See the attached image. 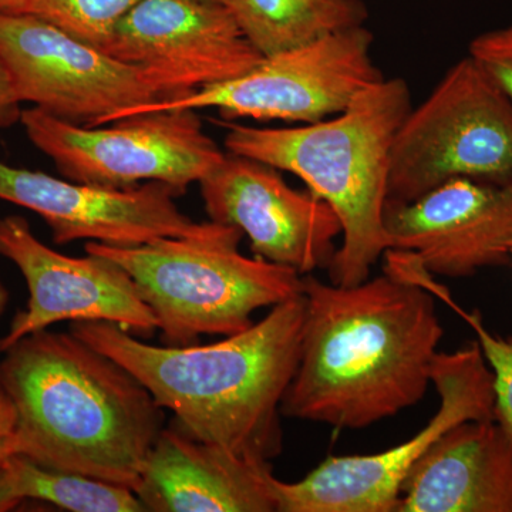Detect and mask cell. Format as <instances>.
I'll return each mask as SVG.
<instances>
[{
  "mask_svg": "<svg viewBox=\"0 0 512 512\" xmlns=\"http://www.w3.org/2000/svg\"><path fill=\"white\" fill-rule=\"evenodd\" d=\"M214 2L222 3V5H227V0H214Z\"/></svg>",
  "mask_w": 512,
  "mask_h": 512,
  "instance_id": "27",
  "label": "cell"
},
{
  "mask_svg": "<svg viewBox=\"0 0 512 512\" xmlns=\"http://www.w3.org/2000/svg\"><path fill=\"white\" fill-rule=\"evenodd\" d=\"M396 512H512V437L494 419L451 427L417 461Z\"/></svg>",
  "mask_w": 512,
  "mask_h": 512,
  "instance_id": "17",
  "label": "cell"
},
{
  "mask_svg": "<svg viewBox=\"0 0 512 512\" xmlns=\"http://www.w3.org/2000/svg\"><path fill=\"white\" fill-rule=\"evenodd\" d=\"M456 178L512 183V100L468 55L400 124L386 205L407 204Z\"/></svg>",
  "mask_w": 512,
  "mask_h": 512,
  "instance_id": "6",
  "label": "cell"
},
{
  "mask_svg": "<svg viewBox=\"0 0 512 512\" xmlns=\"http://www.w3.org/2000/svg\"><path fill=\"white\" fill-rule=\"evenodd\" d=\"M511 261H512V249H511Z\"/></svg>",
  "mask_w": 512,
  "mask_h": 512,
  "instance_id": "28",
  "label": "cell"
},
{
  "mask_svg": "<svg viewBox=\"0 0 512 512\" xmlns=\"http://www.w3.org/2000/svg\"><path fill=\"white\" fill-rule=\"evenodd\" d=\"M431 383L440 407L416 436L375 454L328 457L295 483L276 478L278 512H396L404 481L441 434L494 417L493 373L477 340L437 353Z\"/></svg>",
  "mask_w": 512,
  "mask_h": 512,
  "instance_id": "8",
  "label": "cell"
},
{
  "mask_svg": "<svg viewBox=\"0 0 512 512\" xmlns=\"http://www.w3.org/2000/svg\"><path fill=\"white\" fill-rule=\"evenodd\" d=\"M28 500L70 512H146L131 488L50 470L15 454L0 467V512L15 510Z\"/></svg>",
  "mask_w": 512,
  "mask_h": 512,
  "instance_id": "19",
  "label": "cell"
},
{
  "mask_svg": "<svg viewBox=\"0 0 512 512\" xmlns=\"http://www.w3.org/2000/svg\"><path fill=\"white\" fill-rule=\"evenodd\" d=\"M20 123L64 178L109 188L164 183L187 191L224 160L197 110H154L87 127L32 107Z\"/></svg>",
  "mask_w": 512,
  "mask_h": 512,
  "instance_id": "7",
  "label": "cell"
},
{
  "mask_svg": "<svg viewBox=\"0 0 512 512\" xmlns=\"http://www.w3.org/2000/svg\"><path fill=\"white\" fill-rule=\"evenodd\" d=\"M412 107L409 84L393 77L367 87L348 109L318 123L293 128L220 123L227 128V153L296 175L338 215L342 245L328 266L332 284L366 281L389 249L384 211L390 151Z\"/></svg>",
  "mask_w": 512,
  "mask_h": 512,
  "instance_id": "4",
  "label": "cell"
},
{
  "mask_svg": "<svg viewBox=\"0 0 512 512\" xmlns=\"http://www.w3.org/2000/svg\"><path fill=\"white\" fill-rule=\"evenodd\" d=\"M16 454V412L0 386V467Z\"/></svg>",
  "mask_w": 512,
  "mask_h": 512,
  "instance_id": "23",
  "label": "cell"
},
{
  "mask_svg": "<svg viewBox=\"0 0 512 512\" xmlns=\"http://www.w3.org/2000/svg\"><path fill=\"white\" fill-rule=\"evenodd\" d=\"M373 42L365 25L338 30L265 56L237 79L126 111L119 119L154 110L217 109L224 120L318 123L342 113L357 94L384 79L373 62Z\"/></svg>",
  "mask_w": 512,
  "mask_h": 512,
  "instance_id": "9",
  "label": "cell"
},
{
  "mask_svg": "<svg viewBox=\"0 0 512 512\" xmlns=\"http://www.w3.org/2000/svg\"><path fill=\"white\" fill-rule=\"evenodd\" d=\"M19 104L8 70L0 60V126H6L19 119Z\"/></svg>",
  "mask_w": 512,
  "mask_h": 512,
  "instance_id": "24",
  "label": "cell"
},
{
  "mask_svg": "<svg viewBox=\"0 0 512 512\" xmlns=\"http://www.w3.org/2000/svg\"><path fill=\"white\" fill-rule=\"evenodd\" d=\"M242 238L238 228L217 224L204 237L158 238L131 248L89 241L84 251L126 269L156 315L163 345L190 346L200 336L244 332L259 309L303 293V275L242 255Z\"/></svg>",
  "mask_w": 512,
  "mask_h": 512,
  "instance_id": "5",
  "label": "cell"
},
{
  "mask_svg": "<svg viewBox=\"0 0 512 512\" xmlns=\"http://www.w3.org/2000/svg\"><path fill=\"white\" fill-rule=\"evenodd\" d=\"M303 323L301 293L211 345H148L104 320L72 322L70 332L130 370L194 439L272 461L284 448L281 404L301 355Z\"/></svg>",
  "mask_w": 512,
  "mask_h": 512,
  "instance_id": "2",
  "label": "cell"
},
{
  "mask_svg": "<svg viewBox=\"0 0 512 512\" xmlns=\"http://www.w3.org/2000/svg\"><path fill=\"white\" fill-rule=\"evenodd\" d=\"M271 461L249 460L171 424L158 434L136 494L147 512H278Z\"/></svg>",
  "mask_w": 512,
  "mask_h": 512,
  "instance_id": "16",
  "label": "cell"
},
{
  "mask_svg": "<svg viewBox=\"0 0 512 512\" xmlns=\"http://www.w3.org/2000/svg\"><path fill=\"white\" fill-rule=\"evenodd\" d=\"M184 194L157 181L131 188L76 183L0 161V200L39 215L57 245L87 239L131 248L211 234L217 222L194 221L178 208L175 200Z\"/></svg>",
  "mask_w": 512,
  "mask_h": 512,
  "instance_id": "13",
  "label": "cell"
},
{
  "mask_svg": "<svg viewBox=\"0 0 512 512\" xmlns=\"http://www.w3.org/2000/svg\"><path fill=\"white\" fill-rule=\"evenodd\" d=\"M101 50L143 69L163 101L237 79L265 57L214 0H141Z\"/></svg>",
  "mask_w": 512,
  "mask_h": 512,
  "instance_id": "11",
  "label": "cell"
},
{
  "mask_svg": "<svg viewBox=\"0 0 512 512\" xmlns=\"http://www.w3.org/2000/svg\"><path fill=\"white\" fill-rule=\"evenodd\" d=\"M468 56L512 100V23L474 37L468 45Z\"/></svg>",
  "mask_w": 512,
  "mask_h": 512,
  "instance_id": "22",
  "label": "cell"
},
{
  "mask_svg": "<svg viewBox=\"0 0 512 512\" xmlns=\"http://www.w3.org/2000/svg\"><path fill=\"white\" fill-rule=\"evenodd\" d=\"M0 60L20 103L79 126H103L163 101L143 69L32 13L0 12Z\"/></svg>",
  "mask_w": 512,
  "mask_h": 512,
  "instance_id": "10",
  "label": "cell"
},
{
  "mask_svg": "<svg viewBox=\"0 0 512 512\" xmlns=\"http://www.w3.org/2000/svg\"><path fill=\"white\" fill-rule=\"evenodd\" d=\"M384 228L389 249L414 256L431 275L468 278L508 265L512 183L456 178L407 204L386 205Z\"/></svg>",
  "mask_w": 512,
  "mask_h": 512,
  "instance_id": "15",
  "label": "cell"
},
{
  "mask_svg": "<svg viewBox=\"0 0 512 512\" xmlns=\"http://www.w3.org/2000/svg\"><path fill=\"white\" fill-rule=\"evenodd\" d=\"M86 254L74 258L47 247L20 215L0 218V256L19 269L29 291L26 308L0 339V352L60 322L104 320L141 339L157 332L156 315L126 269L107 256Z\"/></svg>",
  "mask_w": 512,
  "mask_h": 512,
  "instance_id": "12",
  "label": "cell"
},
{
  "mask_svg": "<svg viewBox=\"0 0 512 512\" xmlns=\"http://www.w3.org/2000/svg\"><path fill=\"white\" fill-rule=\"evenodd\" d=\"M301 355L282 416L363 430L416 406L444 329L436 296L384 271L353 286L303 275Z\"/></svg>",
  "mask_w": 512,
  "mask_h": 512,
  "instance_id": "1",
  "label": "cell"
},
{
  "mask_svg": "<svg viewBox=\"0 0 512 512\" xmlns=\"http://www.w3.org/2000/svg\"><path fill=\"white\" fill-rule=\"evenodd\" d=\"M198 184L210 220L247 235L258 258L301 275L328 268L342 235L338 215L311 191L292 188L275 167L227 153Z\"/></svg>",
  "mask_w": 512,
  "mask_h": 512,
  "instance_id": "14",
  "label": "cell"
},
{
  "mask_svg": "<svg viewBox=\"0 0 512 512\" xmlns=\"http://www.w3.org/2000/svg\"><path fill=\"white\" fill-rule=\"evenodd\" d=\"M141 0H29L22 13L47 20L83 42L103 49L121 20Z\"/></svg>",
  "mask_w": 512,
  "mask_h": 512,
  "instance_id": "21",
  "label": "cell"
},
{
  "mask_svg": "<svg viewBox=\"0 0 512 512\" xmlns=\"http://www.w3.org/2000/svg\"><path fill=\"white\" fill-rule=\"evenodd\" d=\"M390 271L393 274L410 279L433 293L439 301L446 303L473 329L481 352L493 373L494 419L504 427L512 437V336L495 335L485 326L483 315L478 311H466L454 301L453 295L434 279L419 261L407 254H396L390 259Z\"/></svg>",
  "mask_w": 512,
  "mask_h": 512,
  "instance_id": "20",
  "label": "cell"
},
{
  "mask_svg": "<svg viewBox=\"0 0 512 512\" xmlns=\"http://www.w3.org/2000/svg\"><path fill=\"white\" fill-rule=\"evenodd\" d=\"M29 0H0V12H23Z\"/></svg>",
  "mask_w": 512,
  "mask_h": 512,
  "instance_id": "25",
  "label": "cell"
},
{
  "mask_svg": "<svg viewBox=\"0 0 512 512\" xmlns=\"http://www.w3.org/2000/svg\"><path fill=\"white\" fill-rule=\"evenodd\" d=\"M10 301V292L9 289L6 288V285L3 284L2 279H0V318H2L3 313L8 309Z\"/></svg>",
  "mask_w": 512,
  "mask_h": 512,
  "instance_id": "26",
  "label": "cell"
},
{
  "mask_svg": "<svg viewBox=\"0 0 512 512\" xmlns=\"http://www.w3.org/2000/svg\"><path fill=\"white\" fill-rule=\"evenodd\" d=\"M227 6L264 56L365 25L369 18L363 0H227Z\"/></svg>",
  "mask_w": 512,
  "mask_h": 512,
  "instance_id": "18",
  "label": "cell"
},
{
  "mask_svg": "<svg viewBox=\"0 0 512 512\" xmlns=\"http://www.w3.org/2000/svg\"><path fill=\"white\" fill-rule=\"evenodd\" d=\"M0 360L16 454L136 493L164 409L130 370L74 333L25 336Z\"/></svg>",
  "mask_w": 512,
  "mask_h": 512,
  "instance_id": "3",
  "label": "cell"
}]
</instances>
